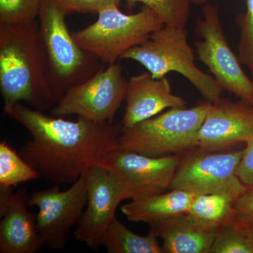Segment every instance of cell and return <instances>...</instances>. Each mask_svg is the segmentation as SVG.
I'll list each match as a JSON object with an SVG mask.
<instances>
[{
    "label": "cell",
    "instance_id": "6da1fadb",
    "mask_svg": "<svg viewBox=\"0 0 253 253\" xmlns=\"http://www.w3.org/2000/svg\"><path fill=\"white\" fill-rule=\"evenodd\" d=\"M4 113L32 136L19 154L55 185L72 184L88 168L99 165L106 154L117 149L123 129L121 122L51 117L22 103L15 104Z\"/></svg>",
    "mask_w": 253,
    "mask_h": 253
},
{
    "label": "cell",
    "instance_id": "7a4b0ae2",
    "mask_svg": "<svg viewBox=\"0 0 253 253\" xmlns=\"http://www.w3.org/2000/svg\"><path fill=\"white\" fill-rule=\"evenodd\" d=\"M0 91L4 112L17 103L42 112L57 103L36 21L0 24Z\"/></svg>",
    "mask_w": 253,
    "mask_h": 253
},
{
    "label": "cell",
    "instance_id": "3957f363",
    "mask_svg": "<svg viewBox=\"0 0 253 253\" xmlns=\"http://www.w3.org/2000/svg\"><path fill=\"white\" fill-rule=\"evenodd\" d=\"M68 12L59 0H42L39 30L47 61L50 85L57 101L70 87L102 68L94 55L82 49L66 22Z\"/></svg>",
    "mask_w": 253,
    "mask_h": 253
},
{
    "label": "cell",
    "instance_id": "277c9868",
    "mask_svg": "<svg viewBox=\"0 0 253 253\" xmlns=\"http://www.w3.org/2000/svg\"><path fill=\"white\" fill-rule=\"evenodd\" d=\"M212 102L170 109L131 127L123 128L118 148L146 156L185 154L197 148L200 128Z\"/></svg>",
    "mask_w": 253,
    "mask_h": 253
},
{
    "label": "cell",
    "instance_id": "5b68a950",
    "mask_svg": "<svg viewBox=\"0 0 253 253\" xmlns=\"http://www.w3.org/2000/svg\"><path fill=\"white\" fill-rule=\"evenodd\" d=\"M121 59L134 60L156 78L166 77L170 72L179 73L208 101L215 102L221 98L223 90L216 80L195 63L185 27L165 25L142 44L126 51Z\"/></svg>",
    "mask_w": 253,
    "mask_h": 253
},
{
    "label": "cell",
    "instance_id": "8992f818",
    "mask_svg": "<svg viewBox=\"0 0 253 253\" xmlns=\"http://www.w3.org/2000/svg\"><path fill=\"white\" fill-rule=\"evenodd\" d=\"M98 14L94 23L75 32L73 37L82 49L107 65L117 62L126 51L165 26L159 15L146 6L136 14H124L119 6H113Z\"/></svg>",
    "mask_w": 253,
    "mask_h": 253
},
{
    "label": "cell",
    "instance_id": "52a82bcc",
    "mask_svg": "<svg viewBox=\"0 0 253 253\" xmlns=\"http://www.w3.org/2000/svg\"><path fill=\"white\" fill-rule=\"evenodd\" d=\"M195 32L201 38L196 42L198 60L207 66L223 91L253 106V79L244 72L239 56L226 41L217 6H204Z\"/></svg>",
    "mask_w": 253,
    "mask_h": 253
},
{
    "label": "cell",
    "instance_id": "ba28073f",
    "mask_svg": "<svg viewBox=\"0 0 253 253\" xmlns=\"http://www.w3.org/2000/svg\"><path fill=\"white\" fill-rule=\"evenodd\" d=\"M128 81L117 62L70 87L51 109L55 117L77 116L95 123H113L126 99Z\"/></svg>",
    "mask_w": 253,
    "mask_h": 253
},
{
    "label": "cell",
    "instance_id": "9c48e42d",
    "mask_svg": "<svg viewBox=\"0 0 253 253\" xmlns=\"http://www.w3.org/2000/svg\"><path fill=\"white\" fill-rule=\"evenodd\" d=\"M244 149L235 151H206L196 148L181 156L171 189L194 195L226 194L236 199L249 186L237 175Z\"/></svg>",
    "mask_w": 253,
    "mask_h": 253
},
{
    "label": "cell",
    "instance_id": "30bf717a",
    "mask_svg": "<svg viewBox=\"0 0 253 253\" xmlns=\"http://www.w3.org/2000/svg\"><path fill=\"white\" fill-rule=\"evenodd\" d=\"M86 203L84 172L66 191H61L58 185H54L33 193L28 199V206L38 208L37 226L43 245L49 249H64L71 229L81 220Z\"/></svg>",
    "mask_w": 253,
    "mask_h": 253
},
{
    "label": "cell",
    "instance_id": "8fae6325",
    "mask_svg": "<svg viewBox=\"0 0 253 253\" xmlns=\"http://www.w3.org/2000/svg\"><path fill=\"white\" fill-rule=\"evenodd\" d=\"M87 203L74 231L75 239L91 249L101 246L108 226L116 217L118 206L132 199L131 191L116 176L101 165H94L84 172Z\"/></svg>",
    "mask_w": 253,
    "mask_h": 253
},
{
    "label": "cell",
    "instance_id": "7c38bea8",
    "mask_svg": "<svg viewBox=\"0 0 253 253\" xmlns=\"http://www.w3.org/2000/svg\"><path fill=\"white\" fill-rule=\"evenodd\" d=\"M181 159L180 154L154 157L117 148L99 165L116 176L134 199L170 189Z\"/></svg>",
    "mask_w": 253,
    "mask_h": 253
},
{
    "label": "cell",
    "instance_id": "4fadbf2b",
    "mask_svg": "<svg viewBox=\"0 0 253 253\" xmlns=\"http://www.w3.org/2000/svg\"><path fill=\"white\" fill-rule=\"evenodd\" d=\"M253 138V106L221 98L211 104L198 134L197 148L225 151Z\"/></svg>",
    "mask_w": 253,
    "mask_h": 253
},
{
    "label": "cell",
    "instance_id": "5bb4252c",
    "mask_svg": "<svg viewBox=\"0 0 253 253\" xmlns=\"http://www.w3.org/2000/svg\"><path fill=\"white\" fill-rule=\"evenodd\" d=\"M25 189L0 187V253H36L44 246Z\"/></svg>",
    "mask_w": 253,
    "mask_h": 253
},
{
    "label": "cell",
    "instance_id": "9a60e30c",
    "mask_svg": "<svg viewBox=\"0 0 253 253\" xmlns=\"http://www.w3.org/2000/svg\"><path fill=\"white\" fill-rule=\"evenodd\" d=\"M123 128L131 127L154 117L166 109L186 107L185 100L172 94L167 77L154 78L149 72L133 76L128 81Z\"/></svg>",
    "mask_w": 253,
    "mask_h": 253
},
{
    "label": "cell",
    "instance_id": "2e32d148",
    "mask_svg": "<svg viewBox=\"0 0 253 253\" xmlns=\"http://www.w3.org/2000/svg\"><path fill=\"white\" fill-rule=\"evenodd\" d=\"M163 241L164 253H209L219 229L208 225L188 213L150 224Z\"/></svg>",
    "mask_w": 253,
    "mask_h": 253
},
{
    "label": "cell",
    "instance_id": "e0dca14e",
    "mask_svg": "<svg viewBox=\"0 0 253 253\" xmlns=\"http://www.w3.org/2000/svg\"><path fill=\"white\" fill-rule=\"evenodd\" d=\"M195 195L179 189L131 200L121 212L129 221L150 224L187 213Z\"/></svg>",
    "mask_w": 253,
    "mask_h": 253
},
{
    "label": "cell",
    "instance_id": "ac0fdd59",
    "mask_svg": "<svg viewBox=\"0 0 253 253\" xmlns=\"http://www.w3.org/2000/svg\"><path fill=\"white\" fill-rule=\"evenodd\" d=\"M109 253H164L158 236L151 230L146 236H140L126 227L117 217L108 226L101 240Z\"/></svg>",
    "mask_w": 253,
    "mask_h": 253
},
{
    "label": "cell",
    "instance_id": "d6986e66",
    "mask_svg": "<svg viewBox=\"0 0 253 253\" xmlns=\"http://www.w3.org/2000/svg\"><path fill=\"white\" fill-rule=\"evenodd\" d=\"M236 200L226 194L195 195L187 213L204 224L219 229L235 220Z\"/></svg>",
    "mask_w": 253,
    "mask_h": 253
},
{
    "label": "cell",
    "instance_id": "ffe728a7",
    "mask_svg": "<svg viewBox=\"0 0 253 253\" xmlns=\"http://www.w3.org/2000/svg\"><path fill=\"white\" fill-rule=\"evenodd\" d=\"M41 176L6 141L0 143V187H15Z\"/></svg>",
    "mask_w": 253,
    "mask_h": 253
},
{
    "label": "cell",
    "instance_id": "44dd1931",
    "mask_svg": "<svg viewBox=\"0 0 253 253\" xmlns=\"http://www.w3.org/2000/svg\"><path fill=\"white\" fill-rule=\"evenodd\" d=\"M209 253H253V242L235 219L219 228Z\"/></svg>",
    "mask_w": 253,
    "mask_h": 253
},
{
    "label": "cell",
    "instance_id": "7402d4cb",
    "mask_svg": "<svg viewBox=\"0 0 253 253\" xmlns=\"http://www.w3.org/2000/svg\"><path fill=\"white\" fill-rule=\"evenodd\" d=\"M126 7L131 10L136 3H141L156 11L166 26L185 27L191 9L187 0H126Z\"/></svg>",
    "mask_w": 253,
    "mask_h": 253
},
{
    "label": "cell",
    "instance_id": "603a6c76",
    "mask_svg": "<svg viewBox=\"0 0 253 253\" xmlns=\"http://www.w3.org/2000/svg\"><path fill=\"white\" fill-rule=\"evenodd\" d=\"M42 0H0V24H21L36 21Z\"/></svg>",
    "mask_w": 253,
    "mask_h": 253
},
{
    "label": "cell",
    "instance_id": "cb8c5ba5",
    "mask_svg": "<svg viewBox=\"0 0 253 253\" xmlns=\"http://www.w3.org/2000/svg\"><path fill=\"white\" fill-rule=\"evenodd\" d=\"M246 12L239 14L236 21L240 29L238 56L249 69L253 81V0H244Z\"/></svg>",
    "mask_w": 253,
    "mask_h": 253
},
{
    "label": "cell",
    "instance_id": "d4e9b609",
    "mask_svg": "<svg viewBox=\"0 0 253 253\" xmlns=\"http://www.w3.org/2000/svg\"><path fill=\"white\" fill-rule=\"evenodd\" d=\"M68 14L97 13L113 6H120L121 0H59Z\"/></svg>",
    "mask_w": 253,
    "mask_h": 253
},
{
    "label": "cell",
    "instance_id": "484cf974",
    "mask_svg": "<svg viewBox=\"0 0 253 253\" xmlns=\"http://www.w3.org/2000/svg\"><path fill=\"white\" fill-rule=\"evenodd\" d=\"M237 175L249 187L253 186V138L246 144L244 155L238 168Z\"/></svg>",
    "mask_w": 253,
    "mask_h": 253
},
{
    "label": "cell",
    "instance_id": "4316f807",
    "mask_svg": "<svg viewBox=\"0 0 253 253\" xmlns=\"http://www.w3.org/2000/svg\"><path fill=\"white\" fill-rule=\"evenodd\" d=\"M234 207L236 220L241 222L253 220V186L236 200Z\"/></svg>",
    "mask_w": 253,
    "mask_h": 253
},
{
    "label": "cell",
    "instance_id": "83f0119b",
    "mask_svg": "<svg viewBox=\"0 0 253 253\" xmlns=\"http://www.w3.org/2000/svg\"><path fill=\"white\" fill-rule=\"evenodd\" d=\"M239 222L244 226L245 229L247 231L248 234L253 242V220L247 221V222H241V221H239Z\"/></svg>",
    "mask_w": 253,
    "mask_h": 253
},
{
    "label": "cell",
    "instance_id": "f1b7e54d",
    "mask_svg": "<svg viewBox=\"0 0 253 253\" xmlns=\"http://www.w3.org/2000/svg\"><path fill=\"white\" fill-rule=\"evenodd\" d=\"M191 4H202L206 3L207 0H187Z\"/></svg>",
    "mask_w": 253,
    "mask_h": 253
}]
</instances>
